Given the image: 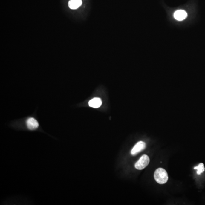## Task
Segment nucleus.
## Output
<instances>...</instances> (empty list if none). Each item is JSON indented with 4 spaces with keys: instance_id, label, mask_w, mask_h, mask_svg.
<instances>
[{
    "instance_id": "obj_1",
    "label": "nucleus",
    "mask_w": 205,
    "mask_h": 205,
    "mask_svg": "<svg viewBox=\"0 0 205 205\" xmlns=\"http://www.w3.org/2000/svg\"><path fill=\"white\" fill-rule=\"evenodd\" d=\"M154 177L156 181L160 184L166 183L168 179V175L166 170L163 168H159L155 171Z\"/></svg>"
},
{
    "instance_id": "obj_2",
    "label": "nucleus",
    "mask_w": 205,
    "mask_h": 205,
    "mask_svg": "<svg viewBox=\"0 0 205 205\" xmlns=\"http://www.w3.org/2000/svg\"><path fill=\"white\" fill-rule=\"evenodd\" d=\"M150 162L149 157L146 155H144L142 156L139 160L136 163L135 168L136 169L142 170L144 169L149 165Z\"/></svg>"
},
{
    "instance_id": "obj_3",
    "label": "nucleus",
    "mask_w": 205,
    "mask_h": 205,
    "mask_svg": "<svg viewBox=\"0 0 205 205\" xmlns=\"http://www.w3.org/2000/svg\"><path fill=\"white\" fill-rule=\"evenodd\" d=\"M146 147V143L143 141H139L133 147L131 153L132 155H135L140 152L144 149Z\"/></svg>"
},
{
    "instance_id": "obj_4",
    "label": "nucleus",
    "mask_w": 205,
    "mask_h": 205,
    "mask_svg": "<svg viewBox=\"0 0 205 205\" xmlns=\"http://www.w3.org/2000/svg\"><path fill=\"white\" fill-rule=\"evenodd\" d=\"M26 124L28 128L30 130H34L39 127L38 122L36 119L30 117L27 119L26 121Z\"/></svg>"
},
{
    "instance_id": "obj_5",
    "label": "nucleus",
    "mask_w": 205,
    "mask_h": 205,
    "mask_svg": "<svg viewBox=\"0 0 205 205\" xmlns=\"http://www.w3.org/2000/svg\"><path fill=\"white\" fill-rule=\"evenodd\" d=\"M187 16V14L185 11L179 10L176 11L174 13V17L178 21L184 20Z\"/></svg>"
},
{
    "instance_id": "obj_6",
    "label": "nucleus",
    "mask_w": 205,
    "mask_h": 205,
    "mask_svg": "<svg viewBox=\"0 0 205 205\" xmlns=\"http://www.w3.org/2000/svg\"><path fill=\"white\" fill-rule=\"evenodd\" d=\"M102 104V101L99 98H94L88 102L89 106L91 107L97 108L100 107Z\"/></svg>"
},
{
    "instance_id": "obj_7",
    "label": "nucleus",
    "mask_w": 205,
    "mask_h": 205,
    "mask_svg": "<svg viewBox=\"0 0 205 205\" xmlns=\"http://www.w3.org/2000/svg\"><path fill=\"white\" fill-rule=\"evenodd\" d=\"M82 4V0H70L68 2V6L71 9L75 10L79 8Z\"/></svg>"
},
{
    "instance_id": "obj_8",
    "label": "nucleus",
    "mask_w": 205,
    "mask_h": 205,
    "mask_svg": "<svg viewBox=\"0 0 205 205\" xmlns=\"http://www.w3.org/2000/svg\"><path fill=\"white\" fill-rule=\"evenodd\" d=\"M194 169L197 170V174L198 175H199L205 171V168L204 166V164L201 163L199 164L198 166L195 167Z\"/></svg>"
}]
</instances>
